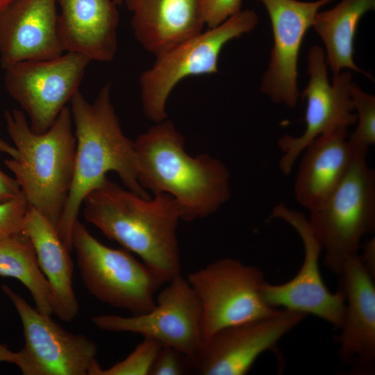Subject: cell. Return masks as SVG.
<instances>
[{"instance_id":"cell-1","label":"cell","mask_w":375,"mask_h":375,"mask_svg":"<svg viewBox=\"0 0 375 375\" xmlns=\"http://www.w3.org/2000/svg\"><path fill=\"white\" fill-rule=\"evenodd\" d=\"M69 108L76 140L74 174L56 228L71 251L72 231L83 200L105 181L108 172H116L126 189L144 199L150 197L138 182L134 142L122 129L111 100L110 83L101 87L92 103L79 90Z\"/></svg>"},{"instance_id":"cell-2","label":"cell","mask_w":375,"mask_h":375,"mask_svg":"<svg viewBox=\"0 0 375 375\" xmlns=\"http://www.w3.org/2000/svg\"><path fill=\"white\" fill-rule=\"evenodd\" d=\"M85 219L154 270L166 283L181 275L176 230L182 212L166 193L144 199L108 178L85 197Z\"/></svg>"},{"instance_id":"cell-3","label":"cell","mask_w":375,"mask_h":375,"mask_svg":"<svg viewBox=\"0 0 375 375\" xmlns=\"http://www.w3.org/2000/svg\"><path fill=\"white\" fill-rule=\"evenodd\" d=\"M184 143L166 119L140 134L134 147L140 185L172 196L181 207V219L191 222L216 212L228 200L230 174L222 162L208 154L191 157Z\"/></svg>"},{"instance_id":"cell-4","label":"cell","mask_w":375,"mask_h":375,"mask_svg":"<svg viewBox=\"0 0 375 375\" xmlns=\"http://www.w3.org/2000/svg\"><path fill=\"white\" fill-rule=\"evenodd\" d=\"M4 119L18 153L16 158L5 160V165L15 175L28 206L57 226L74 174L76 140L70 108L65 106L40 133L31 128L23 110H6Z\"/></svg>"},{"instance_id":"cell-5","label":"cell","mask_w":375,"mask_h":375,"mask_svg":"<svg viewBox=\"0 0 375 375\" xmlns=\"http://www.w3.org/2000/svg\"><path fill=\"white\" fill-rule=\"evenodd\" d=\"M353 151L341 183L322 206L309 211L324 263L337 274L358 254L361 239L375 231V172L368 165L367 152Z\"/></svg>"},{"instance_id":"cell-6","label":"cell","mask_w":375,"mask_h":375,"mask_svg":"<svg viewBox=\"0 0 375 375\" xmlns=\"http://www.w3.org/2000/svg\"><path fill=\"white\" fill-rule=\"evenodd\" d=\"M258 22L253 10H242L219 25L156 56L153 65L139 78L145 116L156 123L166 119V104L175 86L189 76L218 73L219 56L224 45L251 32Z\"/></svg>"},{"instance_id":"cell-7","label":"cell","mask_w":375,"mask_h":375,"mask_svg":"<svg viewBox=\"0 0 375 375\" xmlns=\"http://www.w3.org/2000/svg\"><path fill=\"white\" fill-rule=\"evenodd\" d=\"M72 244L81 279L93 297L131 315L147 312L155 306V294L165 282L128 251L104 245L78 219Z\"/></svg>"},{"instance_id":"cell-8","label":"cell","mask_w":375,"mask_h":375,"mask_svg":"<svg viewBox=\"0 0 375 375\" xmlns=\"http://www.w3.org/2000/svg\"><path fill=\"white\" fill-rule=\"evenodd\" d=\"M186 279L201 305L203 342L220 329L271 317L281 309L264 301L262 272L238 259L216 260L190 273Z\"/></svg>"},{"instance_id":"cell-9","label":"cell","mask_w":375,"mask_h":375,"mask_svg":"<svg viewBox=\"0 0 375 375\" xmlns=\"http://www.w3.org/2000/svg\"><path fill=\"white\" fill-rule=\"evenodd\" d=\"M23 326L24 345L16 365L24 375H94L100 367L97 344L74 334L33 308L9 286L1 287Z\"/></svg>"},{"instance_id":"cell-10","label":"cell","mask_w":375,"mask_h":375,"mask_svg":"<svg viewBox=\"0 0 375 375\" xmlns=\"http://www.w3.org/2000/svg\"><path fill=\"white\" fill-rule=\"evenodd\" d=\"M91 61L85 56L64 52L59 56L27 60L5 69L4 87L24 110L31 128L46 131L78 92Z\"/></svg>"},{"instance_id":"cell-11","label":"cell","mask_w":375,"mask_h":375,"mask_svg":"<svg viewBox=\"0 0 375 375\" xmlns=\"http://www.w3.org/2000/svg\"><path fill=\"white\" fill-rule=\"evenodd\" d=\"M156 299L155 306L140 315H99L91 317L99 329L127 332L172 347L192 360L203 342L201 305L188 280L181 275L169 281Z\"/></svg>"},{"instance_id":"cell-12","label":"cell","mask_w":375,"mask_h":375,"mask_svg":"<svg viewBox=\"0 0 375 375\" xmlns=\"http://www.w3.org/2000/svg\"><path fill=\"white\" fill-rule=\"evenodd\" d=\"M269 218L281 219L296 231L304 254L299 271L291 280L277 285L263 283L264 301L272 308L315 315L340 329L345 314L344 296L339 288L335 293L331 292L323 281L319 269L322 248L308 218L283 203L273 208Z\"/></svg>"},{"instance_id":"cell-13","label":"cell","mask_w":375,"mask_h":375,"mask_svg":"<svg viewBox=\"0 0 375 375\" xmlns=\"http://www.w3.org/2000/svg\"><path fill=\"white\" fill-rule=\"evenodd\" d=\"M325 52L318 45L310 47L308 53L309 81L303 91L306 100V128L299 136L284 135L278 140L282 152L278 168L285 175L306 148L317 137L339 128H347L356 122L351 97L352 76L348 71L328 78Z\"/></svg>"},{"instance_id":"cell-14","label":"cell","mask_w":375,"mask_h":375,"mask_svg":"<svg viewBox=\"0 0 375 375\" xmlns=\"http://www.w3.org/2000/svg\"><path fill=\"white\" fill-rule=\"evenodd\" d=\"M306 316L281 308L273 316L220 329L191 360L192 371L202 375H244L261 353L272 349Z\"/></svg>"},{"instance_id":"cell-15","label":"cell","mask_w":375,"mask_h":375,"mask_svg":"<svg viewBox=\"0 0 375 375\" xmlns=\"http://www.w3.org/2000/svg\"><path fill=\"white\" fill-rule=\"evenodd\" d=\"M256 1L268 12L274 40L260 89L274 103L294 108L300 94L297 64L303 39L319 9L335 0Z\"/></svg>"},{"instance_id":"cell-16","label":"cell","mask_w":375,"mask_h":375,"mask_svg":"<svg viewBox=\"0 0 375 375\" xmlns=\"http://www.w3.org/2000/svg\"><path fill=\"white\" fill-rule=\"evenodd\" d=\"M345 314L338 338L339 357L353 372H372L375 363L374 277L360 256L350 258L338 274Z\"/></svg>"},{"instance_id":"cell-17","label":"cell","mask_w":375,"mask_h":375,"mask_svg":"<svg viewBox=\"0 0 375 375\" xmlns=\"http://www.w3.org/2000/svg\"><path fill=\"white\" fill-rule=\"evenodd\" d=\"M57 0H16L0 11V63L55 58L64 53Z\"/></svg>"},{"instance_id":"cell-18","label":"cell","mask_w":375,"mask_h":375,"mask_svg":"<svg viewBox=\"0 0 375 375\" xmlns=\"http://www.w3.org/2000/svg\"><path fill=\"white\" fill-rule=\"evenodd\" d=\"M58 29L65 52L90 61H112L117 50L119 12L113 0H57Z\"/></svg>"},{"instance_id":"cell-19","label":"cell","mask_w":375,"mask_h":375,"mask_svg":"<svg viewBox=\"0 0 375 375\" xmlns=\"http://www.w3.org/2000/svg\"><path fill=\"white\" fill-rule=\"evenodd\" d=\"M201 0H124L140 45L155 56L203 31Z\"/></svg>"},{"instance_id":"cell-20","label":"cell","mask_w":375,"mask_h":375,"mask_svg":"<svg viewBox=\"0 0 375 375\" xmlns=\"http://www.w3.org/2000/svg\"><path fill=\"white\" fill-rule=\"evenodd\" d=\"M303 152L294 194L299 205L310 211L324 203L349 170L353 151L347 128H339L317 137Z\"/></svg>"},{"instance_id":"cell-21","label":"cell","mask_w":375,"mask_h":375,"mask_svg":"<svg viewBox=\"0 0 375 375\" xmlns=\"http://www.w3.org/2000/svg\"><path fill=\"white\" fill-rule=\"evenodd\" d=\"M22 231L31 240L39 267L48 281L53 313L65 322L73 321L78 312L72 287L74 265L56 226L29 206Z\"/></svg>"},{"instance_id":"cell-22","label":"cell","mask_w":375,"mask_h":375,"mask_svg":"<svg viewBox=\"0 0 375 375\" xmlns=\"http://www.w3.org/2000/svg\"><path fill=\"white\" fill-rule=\"evenodd\" d=\"M374 8L375 0H341L316 14L312 26L324 42L326 65L333 74L350 69L372 80L353 60V42L359 21Z\"/></svg>"},{"instance_id":"cell-23","label":"cell","mask_w":375,"mask_h":375,"mask_svg":"<svg viewBox=\"0 0 375 375\" xmlns=\"http://www.w3.org/2000/svg\"><path fill=\"white\" fill-rule=\"evenodd\" d=\"M0 276L16 278L29 291L35 308L53 314L51 292L42 272L33 245L22 231L0 242Z\"/></svg>"},{"instance_id":"cell-24","label":"cell","mask_w":375,"mask_h":375,"mask_svg":"<svg viewBox=\"0 0 375 375\" xmlns=\"http://www.w3.org/2000/svg\"><path fill=\"white\" fill-rule=\"evenodd\" d=\"M357 126L349 138L354 151L367 152L375 144V97L353 83L351 89Z\"/></svg>"},{"instance_id":"cell-25","label":"cell","mask_w":375,"mask_h":375,"mask_svg":"<svg viewBox=\"0 0 375 375\" xmlns=\"http://www.w3.org/2000/svg\"><path fill=\"white\" fill-rule=\"evenodd\" d=\"M161 347L158 341L144 338L135 349L123 360L108 369L101 366L94 375H149L153 360Z\"/></svg>"},{"instance_id":"cell-26","label":"cell","mask_w":375,"mask_h":375,"mask_svg":"<svg viewBox=\"0 0 375 375\" xmlns=\"http://www.w3.org/2000/svg\"><path fill=\"white\" fill-rule=\"evenodd\" d=\"M28 207L22 192L11 199L0 202V242L22 231Z\"/></svg>"},{"instance_id":"cell-27","label":"cell","mask_w":375,"mask_h":375,"mask_svg":"<svg viewBox=\"0 0 375 375\" xmlns=\"http://www.w3.org/2000/svg\"><path fill=\"white\" fill-rule=\"evenodd\" d=\"M192 371L191 360L179 350L161 345L152 363L149 375H183Z\"/></svg>"},{"instance_id":"cell-28","label":"cell","mask_w":375,"mask_h":375,"mask_svg":"<svg viewBox=\"0 0 375 375\" xmlns=\"http://www.w3.org/2000/svg\"><path fill=\"white\" fill-rule=\"evenodd\" d=\"M242 0H201L200 8L207 28L215 27L242 10Z\"/></svg>"},{"instance_id":"cell-29","label":"cell","mask_w":375,"mask_h":375,"mask_svg":"<svg viewBox=\"0 0 375 375\" xmlns=\"http://www.w3.org/2000/svg\"><path fill=\"white\" fill-rule=\"evenodd\" d=\"M21 192L16 179L10 177L0 169V202L11 199Z\"/></svg>"},{"instance_id":"cell-30","label":"cell","mask_w":375,"mask_h":375,"mask_svg":"<svg viewBox=\"0 0 375 375\" xmlns=\"http://www.w3.org/2000/svg\"><path fill=\"white\" fill-rule=\"evenodd\" d=\"M360 256V255H359ZM362 263L369 273L375 277V239L372 238L364 245L363 253L360 256Z\"/></svg>"},{"instance_id":"cell-31","label":"cell","mask_w":375,"mask_h":375,"mask_svg":"<svg viewBox=\"0 0 375 375\" xmlns=\"http://www.w3.org/2000/svg\"><path fill=\"white\" fill-rule=\"evenodd\" d=\"M17 352L10 351L6 345L0 343V362H7L17 364Z\"/></svg>"},{"instance_id":"cell-32","label":"cell","mask_w":375,"mask_h":375,"mask_svg":"<svg viewBox=\"0 0 375 375\" xmlns=\"http://www.w3.org/2000/svg\"><path fill=\"white\" fill-rule=\"evenodd\" d=\"M0 152L8 154L12 158L17 157V150L16 148L0 138Z\"/></svg>"},{"instance_id":"cell-33","label":"cell","mask_w":375,"mask_h":375,"mask_svg":"<svg viewBox=\"0 0 375 375\" xmlns=\"http://www.w3.org/2000/svg\"><path fill=\"white\" fill-rule=\"evenodd\" d=\"M15 1L16 0H0V11Z\"/></svg>"},{"instance_id":"cell-34","label":"cell","mask_w":375,"mask_h":375,"mask_svg":"<svg viewBox=\"0 0 375 375\" xmlns=\"http://www.w3.org/2000/svg\"><path fill=\"white\" fill-rule=\"evenodd\" d=\"M115 1V3L117 5V6H119L121 4L123 3V1L124 0H113Z\"/></svg>"}]
</instances>
